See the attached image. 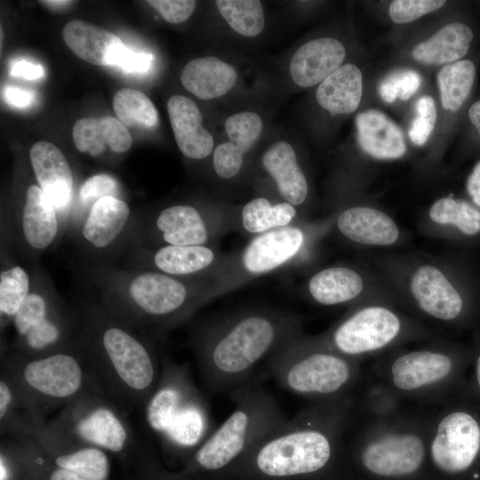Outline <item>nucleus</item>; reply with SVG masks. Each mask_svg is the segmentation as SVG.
I'll list each match as a JSON object with an SVG mask.
<instances>
[{"label": "nucleus", "mask_w": 480, "mask_h": 480, "mask_svg": "<svg viewBox=\"0 0 480 480\" xmlns=\"http://www.w3.org/2000/svg\"><path fill=\"white\" fill-rule=\"evenodd\" d=\"M301 320L290 311L251 307L220 314L195 327L191 345L201 377L213 392L231 393L260 362L300 335Z\"/></svg>", "instance_id": "f257e3e1"}, {"label": "nucleus", "mask_w": 480, "mask_h": 480, "mask_svg": "<svg viewBox=\"0 0 480 480\" xmlns=\"http://www.w3.org/2000/svg\"><path fill=\"white\" fill-rule=\"evenodd\" d=\"M73 347L113 401L144 408L160 376L156 355L146 340L99 305L84 311Z\"/></svg>", "instance_id": "f03ea898"}, {"label": "nucleus", "mask_w": 480, "mask_h": 480, "mask_svg": "<svg viewBox=\"0 0 480 480\" xmlns=\"http://www.w3.org/2000/svg\"><path fill=\"white\" fill-rule=\"evenodd\" d=\"M94 280L100 306L134 331L162 333L217 298L212 280L180 278L145 268L100 270Z\"/></svg>", "instance_id": "7ed1b4c3"}, {"label": "nucleus", "mask_w": 480, "mask_h": 480, "mask_svg": "<svg viewBox=\"0 0 480 480\" xmlns=\"http://www.w3.org/2000/svg\"><path fill=\"white\" fill-rule=\"evenodd\" d=\"M354 409V396L313 404L287 419L242 459L252 470L271 478L318 473L347 441Z\"/></svg>", "instance_id": "20e7f679"}, {"label": "nucleus", "mask_w": 480, "mask_h": 480, "mask_svg": "<svg viewBox=\"0 0 480 480\" xmlns=\"http://www.w3.org/2000/svg\"><path fill=\"white\" fill-rule=\"evenodd\" d=\"M430 406L404 407L380 419L355 416L347 440L362 468L386 478H403L419 472L428 458Z\"/></svg>", "instance_id": "39448f33"}, {"label": "nucleus", "mask_w": 480, "mask_h": 480, "mask_svg": "<svg viewBox=\"0 0 480 480\" xmlns=\"http://www.w3.org/2000/svg\"><path fill=\"white\" fill-rule=\"evenodd\" d=\"M268 362L279 387L313 404L353 396L364 374L362 362L303 333L282 346Z\"/></svg>", "instance_id": "423d86ee"}, {"label": "nucleus", "mask_w": 480, "mask_h": 480, "mask_svg": "<svg viewBox=\"0 0 480 480\" xmlns=\"http://www.w3.org/2000/svg\"><path fill=\"white\" fill-rule=\"evenodd\" d=\"M148 427L167 451L191 456L214 430L209 404L188 369L165 356L144 408Z\"/></svg>", "instance_id": "0eeeda50"}, {"label": "nucleus", "mask_w": 480, "mask_h": 480, "mask_svg": "<svg viewBox=\"0 0 480 480\" xmlns=\"http://www.w3.org/2000/svg\"><path fill=\"white\" fill-rule=\"evenodd\" d=\"M1 376L12 386L19 409L44 417L100 387L75 350L34 357L9 352L2 359Z\"/></svg>", "instance_id": "6e6552de"}, {"label": "nucleus", "mask_w": 480, "mask_h": 480, "mask_svg": "<svg viewBox=\"0 0 480 480\" xmlns=\"http://www.w3.org/2000/svg\"><path fill=\"white\" fill-rule=\"evenodd\" d=\"M230 395L236 407L189 456L194 470L225 468L287 420L275 398L262 388L245 386Z\"/></svg>", "instance_id": "1a4fd4ad"}, {"label": "nucleus", "mask_w": 480, "mask_h": 480, "mask_svg": "<svg viewBox=\"0 0 480 480\" xmlns=\"http://www.w3.org/2000/svg\"><path fill=\"white\" fill-rule=\"evenodd\" d=\"M370 372L404 402L434 406L448 397L457 362L450 351L430 346L393 352Z\"/></svg>", "instance_id": "9d476101"}, {"label": "nucleus", "mask_w": 480, "mask_h": 480, "mask_svg": "<svg viewBox=\"0 0 480 480\" xmlns=\"http://www.w3.org/2000/svg\"><path fill=\"white\" fill-rule=\"evenodd\" d=\"M100 387L81 394L48 421L59 434L121 459L137 455L140 448L124 414Z\"/></svg>", "instance_id": "9b49d317"}, {"label": "nucleus", "mask_w": 480, "mask_h": 480, "mask_svg": "<svg viewBox=\"0 0 480 480\" xmlns=\"http://www.w3.org/2000/svg\"><path fill=\"white\" fill-rule=\"evenodd\" d=\"M420 331L394 309L380 304L359 307L317 339L332 350L362 362L380 356Z\"/></svg>", "instance_id": "f8f14e48"}, {"label": "nucleus", "mask_w": 480, "mask_h": 480, "mask_svg": "<svg viewBox=\"0 0 480 480\" xmlns=\"http://www.w3.org/2000/svg\"><path fill=\"white\" fill-rule=\"evenodd\" d=\"M307 230L297 224L257 236L237 253L227 255L213 276L216 297L264 275L290 268L303 256Z\"/></svg>", "instance_id": "ddd939ff"}, {"label": "nucleus", "mask_w": 480, "mask_h": 480, "mask_svg": "<svg viewBox=\"0 0 480 480\" xmlns=\"http://www.w3.org/2000/svg\"><path fill=\"white\" fill-rule=\"evenodd\" d=\"M1 432L11 437L30 439L55 465L74 471L87 480L109 478L110 460L108 452L59 434L38 412L19 409L1 427Z\"/></svg>", "instance_id": "4468645a"}, {"label": "nucleus", "mask_w": 480, "mask_h": 480, "mask_svg": "<svg viewBox=\"0 0 480 480\" xmlns=\"http://www.w3.org/2000/svg\"><path fill=\"white\" fill-rule=\"evenodd\" d=\"M235 215L221 207L204 208L177 204L163 208L154 218L151 235L160 245H212L229 227Z\"/></svg>", "instance_id": "2eb2a0df"}, {"label": "nucleus", "mask_w": 480, "mask_h": 480, "mask_svg": "<svg viewBox=\"0 0 480 480\" xmlns=\"http://www.w3.org/2000/svg\"><path fill=\"white\" fill-rule=\"evenodd\" d=\"M226 257L213 245H160L144 250L141 262L172 276L212 281Z\"/></svg>", "instance_id": "dca6fc26"}, {"label": "nucleus", "mask_w": 480, "mask_h": 480, "mask_svg": "<svg viewBox=\"0 0 480 480\" xmlns=\"http://www.w3.org/2000/svg\"><path fill=\"white\" fill-rule=\"evenodd\" d=\"M224 131L228 140L215 146L212 163L218 178L230 180L240 174L248 153L260 140L263 118L253 110L237 111L226 118Z\"/></svg>", "instance_id": "f3484780"}, {"label": "nucleus", "mask_w": 480, "mask_h": 480, "mask_svg": "<svg viewBox=\"0 0 480 480\" xmlns=\"http://www.w3.org/2000/svg\"><path fill=\"white\" fill-rule=\"evenodd\" d=\"M409 287L417 308L431 319L451 322L462 312L463 300L459 291L434 265L418 267L410 277Z\"/></svg>", "instance_id": "a211bd4d"}, {"label": "nucleus", "mask_w": 480, "mask_h": 480, "mask_svg": "<svg viewBox=\"0 0 480 480\" xmlns=\"http://www.w3.org/2000/svg\"><path fill=\"white\" fill-rule=\"evenodd\" d=\"M14 225L21 243L32 252H40L55 241L60 230L59 213L38 185L26 188Z\"/></svg>", "instance_id": "6ab92c4d"}, {"label": "nucleus", "mask_w": 480, "mask_h": 480, "mask_svg": "<svg viewBox=\"0 0 480 480\" xmlns=\"http://www.w3.org/2000/svg\"><path fill=\"white\" fill-rule=\"evenodd\" d=\"M345 57V46L336 38L325 36L308 40L290 57L288 76L299 88L318 85L342 65Z\"/></svg>", "instance_id": "aec40b11"}, {"label": "nucleus", "mask_w": 480, "mask_h": 480, "mask_svg": "<svg viewBox=\"0 0 480 480\" xmlns=\"http://www.w3.org/2000/svg\"><path fill=\"white\" fill-rule=\"evenodd\" d=\"M38 186L55 206L59 216L65 213L73 196V173L63 153L52 143L40 140L29 151Z\"/></svg>", "instance_id": "412c9836"}, {"label": "nucleus", "mask_w": 480, "mask_h": 480, "mask_svg": "<svg viewBox=\"0 0 480 480\" xmlns=\"http://www.w3.org/2000/svg\"><path fill=\"white\" fill-rule=\"evenodd\" d=\"M260 164L271 179L281 201L302 205L309 193V186L292 144L284 139L272 142L262 153Z\"/></svg>", "instance_id": "4be33fe9"}, {"label": "nucleus", "mask_w": 480, "mask_h": 480, "mask_svg": "<svg viewBox=\"0 0 480 480\" xmlns=\"http://www.w3.org/2000/svg\"><path fill=\"white\" fill-rule=\"evenodd\" d=\"M167 112L180 151L186 157L202 160L212 155L215 141L203 124V115L189 97L175 94L167 101Z\"/></svg>", "instance_id": "5701e85b"}, {"label": "nucleus", "mask_w": 480, "mask_h": 480, "mask_svg": "<svg viewBox=\"0 0 480 480\" xmlns=\"http://www.w3.org/2000/svg\"><path fill=\"white\" fill-rule=\"evenodd\" d=\"M238 78V72L232 64L213 55L190 60L180 76L183 87L202 100L228 95L236 86Z\"/></svg>", "instance_id": "b1692460"}, {"label": "nucleus", "mask_w": 480, "mask_h": 480, "mask_svg": "<svg viewBox=\"0 0 480 480\" xmlns=\"http://www.w3.org/2000/svg\"><path fill=\"white\" fill-rule=\"evenodd\" d=\"M336 228L349 241L364 245L388 246L399 238V229L393 219L367 206L343 210L336 219Z\"/></svg>", "instance_id": "393cba45"}, {"label": "nucleus", "mask_w": 480, "mask_h": 480, "mask_svg": "<svg viewBox=\"0 0 480 480\" xmlns=\"http://www.w3.org/2000/svg\"><path fill=\"white\" fill-rule=\"evenodd\" d=\"M131 220V208L119 197L105 196L97 200L84 220L81 236L93 249L113 245L124 232Z\"/></svg>", "instance_id": "a878e982"}, {"label": "nucleus", "mask_w": 480, "mask_h": 480, "mask_svg": "<svg viewBox=\"0 0 480 480\" xmlns=\"http://www.w3.org/2000/svg\"><path fill=\"white\" fill-rule=\"evenodd\" d=\"M361 148L378 159L401 157L406 151L403 132L384 113L369 109L356 118Z\"/></svg>", "instance_id": "bb28decb"}, {"label": "nucleus", "mask_w": 480, "mask_h": 480, "mask_svg": "<svg viewBox=\"0 0 480 480\" xmlns=\"http://www.w3.org/2000/svg\"><path fill=\"white\" fill-rule=\"evenodd\" d=\"M361 274L347 266H332L318 270L307 283V293L316 304L338 306L354 302L364 292Z\"/></svg>", "instance_id": "cd10ccee"}, {"label": "nucleus", "mask_w": 480, "mask_h": 480, "mask_svg": "<svg viewBox=\"0 0 480 480\" xmlns=\"http://www.w3.org/2000/svg\"><path fill=\"white\" fill-rule=\"evenodd\" d=\"M62 38L80 59L101 67H110L115 53L124 45L114 33L79 20L64 26Z\"/></svg>", "instance_id": "c85d7f7f"}, {"label": "nucleus", "mask_w": 480, "mask_h": 480, "mask_svg": "<svg viewBox=\"0 0 480 480\" xmlns=\"http://www.w3.org/2000/svg\"><path fill=\"white\" fill-rule=\"evenodd\" d=\"M72 133L76 148L92 156H100L107 148L115 153H124L132 143L126 126L112 116L78 119Z\"/></svg>", "instance_id": "c756f323"}, {"label": "nucleus", "mask_w": 480, "mask_h": 480, "mask_svg": "<svg viewBox=\"0 0 480 480\" xmlns=\"http://www.w3.org/2000/svg\"><path fill=\"white\" fill-rule=\"evenodd\" d=\"M362 92L361 70L352 63H345L317 85L316 100L332 116L345 115L356 110Z\"/></svg>", "instance_id": "7c9ffc66"}, {"label": "nucleus", "mask_w": 480, "mask_h": 480, "mask_svg": "<svg viewBox=\"0 0 480 480\" xmlns=\"http://www.w3.org/2000/svg\"><path fill=\"white\" fill-rule=\"evenodd\" d=\"M474 34L464 23H450L412 50V57L419 62L440 65L455 62L469 50Z\"/></svg>", "instance_id": "2f4dec72"}, {"label": "nucleus", "mask_w": 480, "mask_h": 480, "mask_svg": "<svg viewBox=\"0 0 480 480\" xmlns=\"http://www.w3.org/2000/svg\"><path fill=\"white\" fill-rule=\"evenodd\" d=\"M295 206L284 201L273 203L264 196L246 202L235 215V225L250 235H260L294 224Z\"/></svg>", "instance_id": "473e14b6"}, {"label": "nucleus", "mask_w": 480, "mask_h": 480, "mask_svg": "<svg viewBox=\"0 0 480 480\" xmlns=\"http://www.w3.org/2000/svg\"><path fill=\"white\" fill-rule=\"evenodd\" d=\"M6 446L16 461L19 480H87L74 471L55 465L27 437H12Z\"/></svg>", "instance_id": "72a5a7b5"}, {"label": "nucleus", "mask_w": 480, "mask_h": 480, "mask_svg": "<svg viewBox=\"0 0 480 480\" xmlns=\"http://www.w3.org/2000/svg\"><path fill=\"white\" fill-rule=\"evenodd\" d=\"M476 77L471 60H462L442 68L437 75L441 103L445 110L456 111L468 97Z\"/></svg>", "instance_id": "f704fd0d"}, {"label": "nucleus", "mask_w": 480, "mask_h": 480, "mask_svg": "<svg viewBox=\"0 0 480 480\" xmlns=\"http://www.w3.org/2000/svg\"><path fill=\"white\" fill-rule=\"evenodd\" d=\"M215 5L228 26L243 37H257L265 29L266 17L260 1L218 0Z\"/></svg>", "instance_id": "c9c22d12"}, {"label": "nucleus", "mask_w": 480, "mask_h": 480, "mask_svg": "<svg viewBox=\"0 0 480 480\" xmlns=\"http://www.w3.org/2000/svg\"><path fill=\"white\" fill-rule=\"evenodd\" d=\"M112 102L118 120L125 126L153 128L158 123L156 108L140 91L121 89L115 93Z\"/></svg>", "instance_id": "e433bc0d"}, {"label": "nucleus", "mask_w": 480, "mask_h": 480, "mask_svg": "<svg viewBox=\"0 0 480 480\" xmlns=\"http://www.w3.org/2000/svg\"><path fill=\"white\" fill-rule=\"evenodd\" d=\"M32 285L29 274L20 265H12L1 270L0 314L2 327L11 323L30 292Z\"/></svg>", "instance_id": "4c0bfd02"}, {"label": "nucleus", "mask_w": 480, "mask_h": 480, "mask_svg": "<svg viewBox=\"0 0 480 480\" xmlns=\"http://www.w3.org/2000/svg\"><path fill=\"white\" fill-rule=\"evenodd\" d=\"M428 213L435 223L455 226L466 235L480 232V211L465 201L440 198L431 205Z\"/></svg>", "instance_id": "58836bf2"}, {"label": "nucleus", "mask_w": 480, "mask_h": 480, "mask_svg": "<svg viewBox=\"0 0 480 480\" xmlns=\"http://www.w3.org/2000/svg\"><path fill=\"white\" fill-rule=\"evenodd\" d=\"M421 78L418 72L412 69H400L388 75L379 85L380 98L392 103L396 98L406 100L420 88Z\"/></svg>", "instance_id": "ea45409f"}, {"label": "nucleus", "mask_w": 480, "mask_h": 480, "mask_svg": "<svg viewBox=\"0 0 480 480\" xmlns=\"http://www.w3.org/2000/svg\"><path fill=\"white\" fill-rule=\"evenodd\" d=\"M415 112L408 134L413 144L421 146L428 140L436 121L434 100L428 95L420 97L415 104Z\"/></svg>", "instance_id": "a19ab883"}, {"label": "nucleus", "mask_w": 480, "mask_h": 480, "mask_svg": "<svg viewBox=\"0 0 480 480\" xmlns=\"http://www.w3.org/2000/svg\"><path fill=\"white\" fill-rule=\"evenodd\" d=\"M445 1L440 0H396L389 5V16L398 24L412 21L442 7Z\"/></svg>", "instance_id": "79ce46f5"}, {"label": "nucleus", "mask_w": 480, "mask_h": 480, "mask_svg": "<svg viewBox=\"0 0 480 480\" xmlns=\"http://www.w3.org/2000/svg\"><path fill=\"white\" fill-rule=\"evenodd\" d=\"M118 193L117 180L109 174L99 173L91 176L82 184L79 199L83 205L91 207L102 197H117Z\"/></svg>", "instance_id": "37998d69"}, {"label": "nucleus", "mask_w": 480, "mask_h": 480, "mask_svg": "<svg viewBox=\"0 0 480 480\" xmlns=\"http://www.w3.org/2000/svg\"><path fill=\"white\" fill-rule=\"evenodd\" d=\"M147 3L165 21L172 24H180L187 20L196 6V2L194 0H149Z\"/></svg>", "instance_id": "c03bdc74"}, {"label": "nucleus", "mask_w": 480, "mask_h": 480, "mask_svg": "<svg viewBox=\"0 0 480 480\" xmlns=\"http://www.w3.org/2000/svg\"><path fill=\"white\" fill-rule=\"evenodd\" d=\"M152 60L151 53L133 52L124 44L115 53L110 67L126 73L142 74L149 69Z\"/></svg>", "instance_id": "a18cd8bd"}, {"label": "nucleus", "mask_w": 480, "mask_h": 480, "mask_svg": "<svg viewBox=\"0 0 480 480\" xmlns=\"http://www.w3.org/2000/svg\"><path fill=\"white\" fill-rule=\"evenodd\" d=\"M19 410L12 386L4 377H0V425L8 421Z\"/></svg>", "instance_id": "49530a36"}, {"label": "nucleus", "mask_w": 480, "mask_h": 480, "mask_svg": "<svg viewBox=\"0 0 480 480\" xmlns=\"http://www.w3.org/2000/svg\"><path fill=\"white\" fill-rule=\"evenodd\" d=\"M10 74L26 80H37L44 76V70L39 64L26 60H15L11 64Z\"/></svg>", "instance_id": "de8ad7c7"}, {"label": "nucleus", "mask_w": 480, "mask_h": 480, "mask_svg": "<svg viewBox=\"0 0 480 480\" xmlns=\"http://www.w3.org/2000/svg\"><path fill=\"white\" fill-rule=\"evenodd\" d=\"M3 98L5 102L12 107L27 108L34 102L35 94L31 91L14 86H7L3 91Z\"/></svg>", "instance_id": "09e8293b"}, {"label": "nucleus", "mask_w": 480, "mask_h": 480, "mask_svg": "<svg viewBox=\"0 0 480 480\" xmlns=\"http://www.w3.org/2000/svg\"><path fill=\"white\" fill-rule=\"evenodd\" d=\"M467 188L475 204L480 207V161L468 176Z\"/></svg>", "instance_id": "8fccbe9b"}, {"label": "nucleus", "mask_w": 480, "mask_h": 480, "mask_svg": "<svg viewBox=\"0 0 480 480\" xmlns=\"http://www.w3.org/2000/svg\"><path fill=\"white\" fill-rule=\"evenodd\" d=\"M468 117L476 128L480 137V100L475 102L468 110Z\"/></svg>", "instance_id": "3c124183"}, {"label": "nucleus", "mask_w": 480, "mask_h": 480, "mask_svg": "<svg viewBox=\"0 0 480 480\" xmlns=\"http://www.w3.org/2000/svg\"><path fill=\"white\" fill-rule=\"evenodd\" d=\"M40 3L44 4L45 5L52 8L60 9V8L67 7L68 5L72 4L73 1H62V0L61 1L60 0L49 1L47 0V1H40Z\"/></svg>", "instance_id": "603ef678"}, {"label": "nucleus", "mask_w": 480, "mask_h": 480, "mask_svg": "<svg viewBox=\"0 0 480 480\" xmlns=\"http://www.w3.org/2000/svg\"><path fill=\"white\" fill-rule=\"evenodd\" d=\"M476 383L480 389V354L476 359Z\"/></svg>", "instance_id": "864d4df0"}]
</instances>
